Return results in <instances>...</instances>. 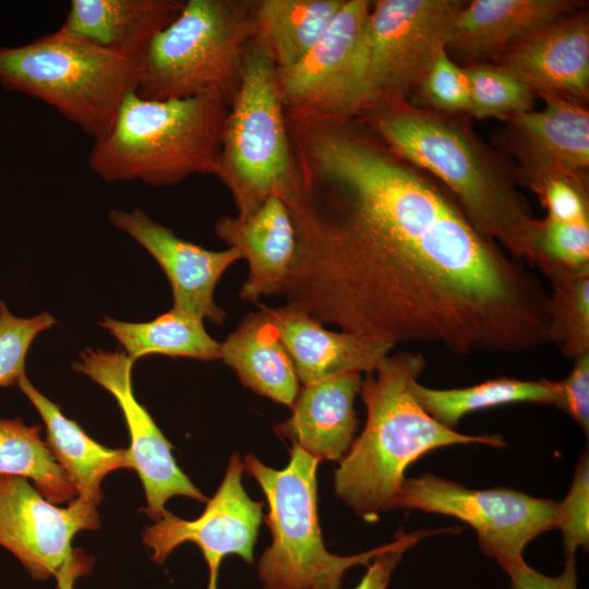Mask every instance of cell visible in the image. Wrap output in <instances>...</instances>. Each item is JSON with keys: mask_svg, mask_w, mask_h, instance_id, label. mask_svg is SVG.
Instances as JSON below:
<instances>
[{"mask_svg": "<svg viewBox=\"0 0 589 589\" xmlns=\"http://www.w3.org/2000/svg\"><path fill=\"white\" fill-rule=\"evenodd\" d=\"M254 0H185L139 60L136 94L146 99L216 97L229 107L254 37Z\"/></svg>", "mask_w": 589, "mask_h": 589, "instance_id": "5b68a950", "label": "cell"}, {"mask_svg": "<svg viewBox=\"0 0 589 589\" xmlns=\"http://www.w3.org/2000/svg\"><path fill=\"white\" fill-rule=\"evenodd\" d=\"M469 84L468 117L509 118L534 109V95L518 79L494 63L465 65Z\"/></svg>", "mask_w": 589, "mask_h": 589, "instance_id": "f546056e", "label": "cell"}, {"mask_svg": "<svg viewBox=\"0 0 589 589\" xmlns=\"http://www.w3.org/2000/svg\"><path fill=\"white\" fill-rule=\"evenodd\" d=\"M244 464L235 453L215 495L194 520H184L166 510L156 524L145 528L143 542L152 548L153 560L161 564L181 543L200 546L209 568L206 589H217L221 560L237 554L247 563L254 561V544L263 517V503L249 497L242 485Z\"/></svg>", "mask_w": 589, "mask_h": 589, "instance_id": "9a60e30c", "label": "cell"}, {"mask_svg": "<svg viewBox=\"0 0 589 589\" xmlns=\"http://www.w3.org/2000/svg\"><path fill=\"white\" fill-rule=\"evenodd\" d=\"M40 425H27L21 418L0 419V474L32 480L51 503L77 496L68 476L40 437Z\"/></svg>", "mask_w": 589, "mask_h": 589, "instance_id": "83f0119b", "label": "cell"}, {"mask_svg": "<svg viewBox=\"0 0 589 589\" xmlns=\"http://www.w3.org/2000/svg\"><path fill=\"white\" fill-rule=\"evenodd\" d=\"M413 393L425 411L442 424L455 429L468 413L515 402L555 405L563 402L561 381H524L509 377L489 380L477 385L438 389L417 381Z\"/></svg>", "mask_w": 589, "mask_h": 589, "instance_id": "484cf974", "label": "cell"}, {"mask_svg": "<svg viewBox=\"0 0 589 589\" xmlns=\"http://www.w3.org/2000/svg\"><path fill=\"white\" fill-rule=\"evenodd\" d=\"M360 372H346L303 385L292 414L275 431L318 460H341L354 441L353 409L361 386Z\"/></svg>", "mask_w": 589, "mask_h": 589, "instance_id": "44dd1931", "label": "cell"}, {"mask_svg": "<svg viewBox=\"0 0 589 589\" xmlns=\"http://www.w3.org/2000/svg\"><path fill=\"white\" fill-rule=\"evenodd\" d=\"M220 358L244 386L292 407L299 393L296 369L276 327L261 310L250 312L220 344Z\"/></svg>", "mask_w": 589, "mask_h": 589, "instance_id": "cb8c5ba5", "label": "cell"}, {"mask_svg": "<svg viewBox=\"0 0 589 589\" xmlns=\"http://www.w3.org/2000/svg\"><path fill=\"white\" fill-rule=\"evenodd\" d=\"M318 459L292 445L286 468L274 469L253 454L244 469L263 490L269 512L265 522L273 542L259 562L263 589H339L352 566L369 564L393 541L356 555L340 556L324 545L317 519L316 469Z\"/></svg>", "mask_w": 589, "mask_h": 589, "instance_id": "ba28073f", "label": "cell"}, {"mask_svg": "<svg viewBox=\"0 0 589 589\" xmlns=\"http://www.w3.org/2000/svg\"><path fill=\"white\" fill-rule=\"evenodd\" d=\"M96 506L81 500L58 507L26 478L0 474V545L14 554L36 579L80 577L92 568L91 556L73 550L82 530L99 528Z\"/></svg>", "mask_w": 589, "mask_h": 589, "instance_id": "7c38bea8", "label": "cell"}, {"mask_svg": "<svg viewBox=\"0 0 589 589\" xmlns=\"http://www.w3.org/2000/svg\"><path fill=\"white\" fill-rule=\"evenodd\" d=\"M550 219L589 223L588 177L555 178L532 191Z\"/></svg>", "mask_w": 589, "mask_h": 589, "instance_id": "e575fe53", "label": "cell"}, {"mask_svg": "<svg viewBox=\"0 0 589 589\" xmlns=\"http://www.w3.org/2000/svg\"><path fill=\"white\" fill-rule=\"evenodd\" d=\"M548 281L553 344L570 359L589 352V269L556 274Z\"/></svg>", "mask_w": 589, "mask_h": 589, "instance_id": "f1b7e54d", "label": "cell"}, {"mask_svg": "<svg viewBox=\"0 0 589 589\" xmlns=\"http://www.w3.org/2000/svg\"><path fill=\"white\" fill-rule=\"evenodd\" d=\"M585 7L577 0L466 1L453 20L445 51L461 67L493 62L531 31Z\"/></svg>", "mask_w": 589, "mask_h": 589, "instance_id": "ac0fdd59", "label": "cell"}, {"mask_svg": "<svg viewBox=\"0 0 589 589\" xmlns=\"http://www.w3.org/2000/svg\"><path fill=\"white\" fill-rule=\"evenodd\" d=\"M454 529L418 530L411 533L400 531L394 539L393 545L368 566L366 573L353 589H386L396 565L408 549L424 538Z\"/></svg>", "mask_w": 589, "mask_h": 589, "instance_id": "d590c367", "label": "cell"}, {"mask_svg": "<svg viewBox=\"0 0 589 589\" xmlns=\"http://www.w3.org/2000/svg\"><path fill=\"white\" fill-rule=\"evenodd\" d=\"M556 528L563 534L565 554H576L589 545V459L584 453L576 467L570 489L557 505Z\"/></svg>", "mask_w": 589, "mask_h": 589, "instance_id": "836d02e7", "label": "cell"}, {"mask_svg": "<svg viewBox=\"0 0 589 589\" xmlns=\"http://www.w3.org/2000/svg\"><path fill=\"white\" fill-rule=\"evenodd\" d=\"M296 251L278 293L320 324L458 356L553 344L549 292L360 119L289 128Z\"/></svg>", "mask_w": 589, "mask_h": 589, "instance_id": "6da1fadb", "label": "cell"}, {"mask_svg": "<svg viewBox=\"0 0 589 589\" xmlns=\"http://www.w3.org/2000/svg\"><path fill=\"white\" fill-rule=\"evenodd\" d=\"M56 322L46 312L33 317H17L0 301V387L17 385L25 374V359L32 342Z\"/></svg>", "mask_w": 589, "mask_h": 589, "instance_id": "1f68e13d", "label": "cell"}, {"mask_svg": "<svg viewBox=\"0 0 589 589\" xmlns=\"http://www.w3.org/2000/svg\"><path fill=\"white\" fill-rule=\"evenodd\" d=\"M139 77L137 61L59 29L0 45V86L46 103L94 141L109 131Z\"/></svg>", "mask_w": 589, "mask_h": 589, "instance_id": "8992f818", "label": "cell"}, {"mask_svg": "<svg viewBox=\"0 0 589 589\" xmlns=\"http://www.w3.org/2000/svg\"><path fill=\"white\" fill-rule=\"evenodd\" d=\"M465 2L372 1L364 29L365 110L411 101L445 50L453 20Z\"/></svg>", "mask_w": 589, "mask_h": 589, "instance_id": "9c48e42d", "label": "cell"}, {"mask_svg": "<svg viewBox=\"0 0 589 589\" xmlns=\"http://www.w3.org/2000/svg\"><path fill=\"white\" fill-rule=\"evenodd\" d=\"M413 98L422 108L437 112L468 116L469 84L465 68L444 50L423 79Z\"/></svg>", "mask_w": 589, "mask_h": 589, "instance_id": "d6a6232c", "label": "cell"}, {"mask_svg": "<svg viewBox=\"0 0 589 589\" xmlns=\"http://www.w3.org/2000/svg\"><path fill=\"white\" fill-rule=\"evenodd\" d=\"M466 117L401 101L370 108L357 118L448 189L482 236L527 264L538 218L518 190L509 163L478 136Z\"/></svg>", "mask_w": 589, "mask_h": 589, "instance_id": "7a4b0ae2", "label": "cell"}, {"mask_svg": "<svg viewBox=\"0 0 589 589\" xmlns=\"http://www.w3.org/2000/svg\"><path fill=\"white\" fill-rule=\"evenodd\" d=\"M527 264L546 279L561 273L589 269V223L538 219Z\"/></svg>", "mask_w": 589, "mask_h": 589, "instance_id": "4dcf8cb0", "label": "cell"}, {"mask_svg": "<svg viewBox=\"0 0 589 589\" xmlns=\"http://www.w3.org/2000/svg\"><path fill=\"white\" fill-rule=\"evenodd\" d=\"M585 8L531 31L491 63L522 82L534 97L585 106L589 99V13Z\"/></svg>", "mask_w": 589, "mask_h": 589, "instance_id": "2e32d148", "label": "cell"}, {"mask_svg": "<svg viewBox=\"0 0 589 589\" xmlns=\"http://www.w3.org/2000/svg\"><path fill=\"white\" fill-rule=\"evenodd\" d=\"M369 0H345L317 44L296 64L276 69L287 118L342 121L366 107L364 29Z\"/></svg>", "mask_w": 589, "mask_h": 589, "instance_id": "30bf717a", "label": "cell"}, {"mask_svg": "<svg viewBox=\"0 0 589 589\" xmlns=\"http://www.w3.org/2000/svg\"><path fill=\"white\" fill-rule=\"evenodd\" d=\"M99 324L123 346L132 361L149 354L220 358V344L208 335L203 321L175 309L149 322L129 323L105 316Z\"/></svg>", "mask_w": 589, "mask_h": 589, "instance_id": "4316f807", "label": "cell"}, {"mask_svg": "<svg viewBox=\"0 0 589 589\" xmlns=\"http://www.w3.org/2000/svg\"><path fill=\"white\" fill-rule=\"evenodd\" d=\"M260 310L276 327L303 385L346 372H372L395 347L359 334L326 329L289 305H260Z\"/></svg>", "mask_w": 589, "mask_h": 589, "instance_id": "d6986e66", "label": "cell"}, {"mask_svg": "<svg viewBox=\"0 0 589 589\" xmlns=\"http://www.w3.org/2000/svg\"><path fill=\"white\" fill-rule=\"evenodd\" d=\"M109 220L139 242L160 265L171 286L172 309L214 324L224 322L226 313L215 303L214 290L228 267L242 259L237 249L206 250L178 238L140 208L131 212L113 209Z\"/></svg>", "mask_w": 589, "mask_h": 589, "instance_id": "e0dca14e", "label": "cell"}, {"mask_svg": "<svg viewBox=\"0 0 589 589\" xmlns=\"http://www.w3.org/2000/svg\"><path fill=\"white\" fill-rule=\"evenodd\" d=\"M228 111L216 97L158 100L131 93L109 131L94 141L88 167L106 182L153 187L214 175Z\"/></svg>", "mask_w": 589, "mask_h": 589, "instance_id": "277c9868", "label": "cell"}, {"mask_svg": "<svg viewBox=\"0 0 589 589\" xmlns=\"http://www.w3.org/2000/svg\"><path fill=\"white\" fill-rule=\"evenodd\" d=\"M425 365L420 353L399 351L361 382L365 426L340 460L334 484L336 495L368 522L394 508L406 469L429 452L459 444L506 446L500 434H462L430 416L413 393Z\"/></svg>", "mask_w": 589, "mask_h": 589, "instance_id": "3957f363", "label": "cell"}, {"mask_svg": "<svg viewBox=\"0 0 589 589\" xmlns=\"http://www.w3.org/2000/svg\"><path fill=\"white\" fill-rule=\"evenodd\" d=\"M134 361L121 351L86 349L73 370L87 375L109 392L118 402L125 419L131 438L128 448L134 469L144 488L146 515L159 520L166 502L172 496H187L200 502L207 498L177 465L172 446L161 433L146 408L135 398L131 371Z\"/></svg>", "mask_w": 589, "mask_h": 589, "instance_id": "4fadbf2b", "label": "cell"}, {"mask_svg": "<svg viewBox=\"0 0 589 589\" xmlns=\"http://www.w3.org/2000/svg\"><path fill=\"white\" fill-rule=\"evenodd\" d=\"M40 414L46 426V445L68 476L77 497L94 505L101 502L104 478L118 469H134L129 449L108 448L91 438L60 406L38 392L26 374L17 383Z\"/></svg>", "mask_w": 589, "mask_h": 589, "instance_id": "603a6c76", "label": "cell"}, {"mask_svg": "<svg viewBox=\"0 0 589 589\" xmlns=\"http://www.w3.org/2000/svg\"><path fill=\"white\" fill-rule=\"evenodd\" d=\"M568 376L561 381V410L569 414L588 435L589 432V352L574 359Z\"/></svg>", "mask_w": 589, "mask_h": 589, "instance_id": "8d00e7d4", "label": "cell"}, {"mask_svg": "<svg viewBox=\"0 0 589 589\" xmlns=\"http://www.w3.org/2000/svg\"><path fill=\"white\" fill-rule=\"evenodd\" d=\"M502 568L510 578L512 589H577L575 554H566L564 570L554 577L539 573L525 561Z\"/></svg>", "mask_w": 589, "mask_h": 589, "instance_id": "74e56055", "label": "cell"}, {"mask_svg": "<svg viewBox=\"0 0 589 589\" xmlns=\"http://www.w3.org/2000/svg\"><path fill=\"white\" fill-rule=\"evenodd\" d=\"M557 505L508 488L469 489L426 472L405 478L394 508L452 516L468 524L476 530L482 552L503 567L525 561L526 545L556 528Z\"/></svg>", "mask_w": 589, "mask_h": 589, "instance_id": "8fae6325", "label": "cell"}, {"mask_svg": "<svg viewBox=\"0 0 589 589\" xmlns=\"http://www.w3.org/2000/svg\"><path fill=\"white\" fill-rule=\"evenodd\" d=\"M215 232L249 264L240 298L256 303L261 297L278 296L296 251V230L285 202L271 196L249 217L224 215Z\"/></svg>", "mask_w": 589, "mask_h": 589, "instance_id": "ffe728a7", "label": "cell"}, {"mask_svg": "<svg viewBox=\"0 0 589 589\" xmlns=\"http://www.w3.org/2000/svg\"><path fill=\"white\" fill-rule=\"evenodd\" d=\"M544 108L516 115L494 134V149L508 160L519 185L533 191L555 178L588 177L589 111L544 98Z\"/></svg>", "mask_w": 589, "mask_h": 589, "instance_id": "5bb4252c", "label": "cell"}, {"mask_svg": "<svg viewBox=\"0 0 589 589\" xmlns=\"http://www.w3.org/2000/svg\"><path fill=\"white\" fill-rule=\"evenodd\" d=\"M345 0H254L252 38L276 69L299 62L323 37Z\"/></svg>", "mask_w": 589, "mask_h": 589, "instance_id": "d4e9b609", "label": "cell"}, {"mask_svg": "<svg viewBox=\"0 0 589 589\" xmlns=\"http://www.w3.org/2000/svg\"><path fill=\"white\" fill-rule=\"evenodd\" d=\"M185 0H72L59 31L139 62Z\"/></svg>", "mask_w": 589, "mask_h": 589, "instance_id": "7402d4cb", "label": "cell"}, {"mask_svg": "<svg viewBox=\"0 0 589 589\" xmlns=\"http://www.w3.org/2000/svg\"><path fill=\"white\" fill-rule=\"evenodd\" d=\"M76 580V577L69 576L63 578L61 581L58 582L59 589H73L74 581Z\"/></svg>", "mask_w": 589, "mask_h": 589, "instance_id": "f35d334b", "label": "cell"}, {"mask_svg": "<svg viewBox=\"0 0 589 589\" xmlns=\"http://www.w3.org/2000/svg\"><path fill=\"white\" fill-rule=\"evenodd\" d=\"M213 176L230 192L240 218L254 214L271 196L285 202L299 184L276 65L253 39L244 52Z\"/></svg>", "mask_w": 589, "mask_h": 589, "instance_id": "52a82bcc", "label": "cell"}]
</instances>
